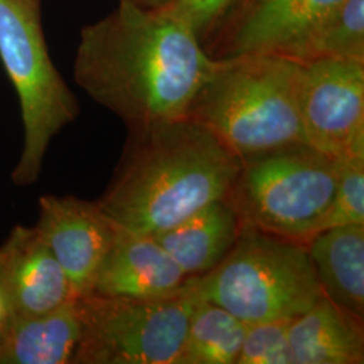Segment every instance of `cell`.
<instances>
[{"mask_svg": "<svg viewBox=\"0 0 364 364\" xmlns=\"http://www.w3.org/2000/svg\"><path fill=\"white\" fill-rule=\"evenodd\" d=\"M216 65L180 19L119 0L114 11L81 30L73 77L135 132L188 117Z\"/></svg>", "mask_w": 364, "mask_h": 364, "instance_id": "obj_1", "label": "cell"}, {"mask_svg": "<svg viewBox=\"0 0 364 364\" xmlns=\"http://www.w3.org/2000/svg\"><path fill=\"white\" fill-rule=\"evenodd\" d=\"M242 159L189 117L129 132L99 205L126 231L156 235L225 198Z\"/></svg>", "mask_w": 364, "mask_h": 364, "instance_id": "obj_2", "label": "cell"}, {"mask_svg": "<svg viewBox=\"0 0 364 364\" xmlns=\"http://www.w3.org/2000/svg\"><path fill=\"white\" fill-rule=\"evenodd\" d=\"M299 72V61L279 54L218 60L186 117L239 158L302 144Z\"/></svg>", "mask_w": 364, "mask_h": 364, "instance_id": "obj_3", "label": "cell"}, {"mask_svg": "<svg viewBox=\"0 0 364 364\" xmlns=\"http://www.w3.org/2000/svg\"><path fill=\"white\" fill-rule=\"evenodd\" d=\"M196 291L247 326L294 318L324 297L305 243L246 225L220 263L196 277Z\"/></svg>", "mask_w": 364, "mask_h": 364, "instance_id": "obj_4", "label": "cell"}, {"mask_svg": "<svg viewBox=\"0 0 364 364\" xmlns=\"http://www.w3.org/2000/svg\"><path fill=\"white\" fill-rule=\"evenodd\" d=\"M240 159L225 198L242 225L305 245L320 232L336 192L340 161L305 142Z\"/></svg>", "mask_w": 364, "mask_h": 364, "instance_id": "obj_5", "label": "cell"}, {"mask_svg": "<svg viewBox=\"0 0 364 364\" xmlns=\"http://www.w3.org/2000/svg\"><path fill=\"white\" fill-rule=\"evenodd\" d=\"M0 61L18 95L23 126L11 180L26 188L38 180L54 136L80 112L76 96L48 50L42 0H0Z\"/></svg>", "mask_w": 364, "mask_h": 364, "instance_id": "obj_6", "label": "cell"}, {"mask_svg": "<svg viewBox=\"0 0 364 364\" xmlns=\"http://www.w3.org/2000/svg\"><path fill=\"white\" fill-rule=\"evenodd\" d=\"M198 301L196 277L168 299L80 297L82 332L73 364H178Z\"/></svg>", "mask_w": 364, "mask_h": 364, "instance_id": "obj_7", "label": "cell"}, {"mask_svg": "<svg viewBox=\"0 0 364 364\" xmlns=\"http://www.w3.org/2000/svg\"><path fill=\"white\" fill-rule=\"evenodd\" d=\"M299 111L316 150L336 161L364 156V58L301 63Z\"/></svg>", "mask_w": 364, "mask_h": 364, "instance_id": "obj_8", "label": "cell"}, {"mask_svg": "<svg viewBox=\"0 0 364 364\" xmlns=\"http://www.w3.org/2000/svg\"><path fill=\"white\" fill-rule=\"evenodd\" d=\"M36 227L64 270L73 294H91L96 274L117 231L97 200L42 196Z\"/></svg>", "mask_w": 364, "mask_h": 364, "instance_id": "obj_9", "label": "cell"}, {"mask_svg": "<svg viewBox=\"0 0 364 364\" xmlns=\"http://www.w3.org/2000/svg\"><path fill=\"white\" fill-rule=\"evenodd\" d=\"M343 0H243L205 50L223 60L285 53Z\"/></svg>", "mask_w": 364, "mask_h": 364, "instance_id": "obj_10", "label": "cell"}, {"mask_svg": "<svg viewBox=\"0 0 364 364\" xmlns=\"http://www.w3.org/2000/svg\"><path fill=\"white\" fill-rule=\"evenodd\" d=\"M0 290L11 318L50 312L77 299L36 225H15L0 245Z\"/></svg>", "mask_w": 364, "mask_h": 364, "instance_id": "obj_11", "label": "cell"}, {"mask_svg": "<svg viewBox=\"0 0 364 364\" xmlns=\"http://www.w3.org/2000/svg\"><path fill=\"white\" fill-rule=\"evenodd\" d=\"M191 278L153 235L117 227L114 243L96 274L91 294L115 299H168L181 293Z\"/></svg>", "mask_w": 364, "mask_h": 364, "instance_id": "obj_12", "label": "cell"}, {"mask_svg": "<svg viewBox=\"0 0 364 364\" xmlns=\"http://www.w3.org/2000/svg\"><path fill=\"white\" fill-rule=\"evenodd\" d=\"M323 296L364 321V224L324 230L306 243Z\"/></svg>", "mask_w": 364, "mask_h": 364, "instance_id": "obj_13", "label": "cell"}, {"mask_svg": "<svg viewBox=\"0 0 364 364\" xmlns=\"http://www.w3.org/2000/svg\"><path fill=\"white\" fill-rule=\"evenodd\" d=\"M81 332L80 297L50 312L11 318L0 336V364H73Z\"/></svg>", "mask_w": 364, "mask_h": 364, "instance_id": "obj_14", "label": "cell"}, {"mask_svg": "<svg viewBox=\"0 0 364 364\" xmlns=\"http://www.w3.org/2000/svg\"><path fill=\"white\" fill-rule=\"evenodd\" d=\"M242 224L227 198L212 203L169 230L153 235L188 277L215 269L240 234Z\"/></svg>", "mask_w": 364, "mask_h": 364, "instance_id": "obj_15", "label": "cell"}, {"mask_svg": "<svg viewBox=\"0 0 364 364\" xmlns=\"http://www.w3.org/2000/svg\"><path fill=\"white\" fill-rule=\"evenodd\" d=\"M291 364L364 363L363 324L326 297L289 326Z\"/></svg>", "mask_w": 364, "mask_h": 364, "instance_id": "obj_16", "label": "cell"}, {"mask_svg": "<svg viewBox=\"0 0 364 364\" xmlns=\"http://www.w3.org/2000/svg\"><path fill=\"white\" fill-rule=\"evenodd\" d=\"M247 324L200 299L192 313L178 364H236Z\"/></svg>", "mask_w": 364, "mask_h": 364, "instance_id": "obj_17", "label": "cell"}, {"mask_svg": "<svg viewBox=\"0 0 364 364\" xmlns=\"http://www.w3.org/2000/svg\"><path fill=\"white\" fill-rule=\"evenodd\" d=\"M285 57L299 63L364 58V0H343L297 41Z\"/></svg>", "mask_w": 364, "mask_h": 364, "instance_id": "obj_18", "label": "cell"}, {"mask_svg": "<svg viewBox=\"0 0 364 364\" xmlns=\"http://www.w3.org/2000/svg\"><path fill=\"white\" fill-rule=\"evenodd\" d=\"M351 224H364V156L340 161L336 192L320 232Z\"/></svg>", "mask_w": 364, "mask_h": 364, "instance_id": "obj_19", "label": "cell"}, {"mask_svg": "<svg viewBox=\"0 0 364 364\" xmlns=\"http://www.w3.org/2000/svg\"><path fill=\"white\" fill-rule=\"evenodd\" d=\"M293 318L250 324L236 364H291L289 326Z\"/></svg>", "mask_w": 364, "mask_h": 364, "instance_id": "obj_20", "label": "cell"}, {"mask_svg": "<svg viewBox=\"0 0 364 364\" xmlns=\"http://www.w3.org/2000/svg\"><path fill=\"white\" fill-rule=\"evenodd\" d=\"M243 0H171L159 9L180 19L203 45L212 38Z\"/></svg>", "mask_w": 364, "mask_h": 364, "instance_id": "obj_21", "label": "cell"}, {"mask_svg": "<svg viewBox=\"0 0 364 364\" xmlns=\"http://www.w3.org/2000/svg\"><path fill=\"white\" fill-rule=\"evenodd\" d=\"M124 1H129L131 4H135L146 10H159L168 6L171 0H124Z\"/></svg>", "mask_w": 364, "mask_h": 364, "instance_id": "obj_22", "label": "cell"}, {"mask_svg": "<svg viewBox=\"0 0 364 364\" xmlns=\"http://www.w3.org/2000/svg\"><path fill=\"white\" fill-rule=\"evenodd\" d=\"M10 320H11V314H10V311H9L6 299H4V296H3V293L0 290V336L3 335L4 329L9 326Z\"/></svg>", "mask_w": 364, "mask_h": 364, "instance_id": "obj_23", "label": "cell"}]
</instances>
